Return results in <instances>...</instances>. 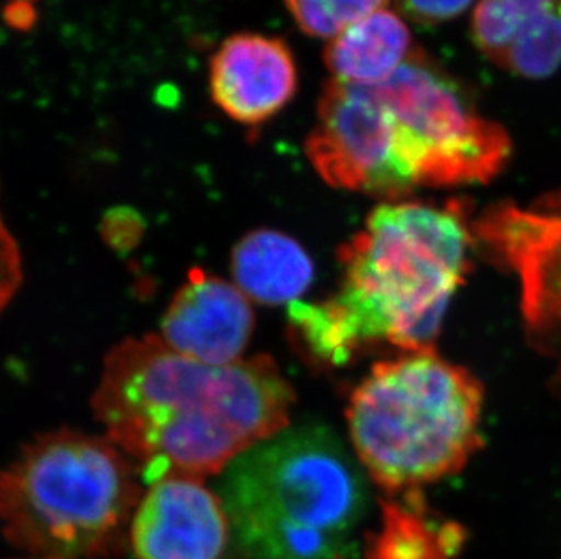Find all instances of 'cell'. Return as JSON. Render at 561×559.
I'll use <instances>...</instances> for the list:
<instances>
[{
	"label": "cell",
	"instance_id": "6da1fadb",
	"mask_svg": "<svg viewBox=\"0 0 561 559\" xmlns=\"http://www.w3.org/2000/svg\"><path fill=\"white\" fill-rule=\"evenodd\" d=\"M297 396L275 360L229 365L187 358L153 334L107 353L91 407L148 483L220 475L240 454L289 427Z\"/></svg>",
	"mask_w": 561,
	"mask_h": 559
},
{
	"label": "cell",
	"instance_id": "7a4b0ae2",
	"mask_svg": "<svg viewBox=\"0 0 561 559\" xmlns=\"http://www.w3.org/2000/svg\"><path fill=\"white\" fill-rule=\"evenodd\" d=\"M469 235L460 207L386 204L351 240L340 260L344 284L322 304L289 309L318 358L345 364L366 342L430 349L445 307L463 280Z\"/></svg>",
	"mask_w": 561,
	"mask_h": 559
},
{
	"label": "cell",
	"instance_id": "3957f363",
	"mask_svg": "<svg viewBox=\"0 0 561 559\" xmlns=\"http://www.w3.org/2000/svg\"><path fill=\"white\" fill-rule=\"evenodd\" d=\"M231 538L248 559H336L366 511L364 478L318 425L276 434L224 470Z\"/></svg>",
	"mask_w": 561,
	"mask_h": 559
},
{
	"label": "cell",
	"instance_id": "277c9868",
	"mask_svg": "<svg viewBox=\"0 0 561 559\" xmlns=\"http://www.w3.org/2000/svg\"><path fill=\"white\" fill-rule=\"evenodd\" d=\"M138 476L106 436L43 434L0 469V527L38 559L118 555L142 498Z\"/></svg>",
	"mask_w": 561,
	"mask_h": 559
},
{
	"label": "cell",
	"instance_id": "5b68a950",
	"mask_svg": "<svg viewBox=\"0 0 561 559\" xmlns=\"http://www.w3.org/2000/svg\"><path fill=\"white\" fill-rule=\"evenodd\" d=\"M482 386L431 349L376 365L353 392L351 440L389 494L455 475L480 447Z\"/></svg>",
	"mask_w": 561,
	"mask_h": 559
},
{
	"label": "cell",
	"instance_id": "8992f818",
	"mask_svg": "<svg viewBox=\"0 0 561 559\" xmlns=\"http://www.w3.org/2000/svg\"><path fill=\"white\" fill-rule=\"evenodd\" d=\"M375 91L414 184H482L507 166L513 151L507 132L477 113L455 80L424 54L411 52Z\"/></svg>",
	"mask_w": 561,
	"mask_h": 559
},
{
	"label": "cell",
	"instance_id": "52a82bcc",
	"mask_svg": "<svg viewBox=\"0 0 561 559\" xmlns=\"http://www.w3.org/2000/svg\"><path fill=\"white\" fill-rule=\"evenodd\" d=\"M306 153L318 174L339 190L398 198L416 185L398 155L391 116L375 88L331 80Z\"/></svg>",
	"mask_w": 561,
	"mask_h": 559
},
{
	"label": "cell",
	"instance_id": "ba28073f",
	"mask_svg": "<svg viewBox=\"0 0 561 559\" xmlns=\"http://www.w3.org/2000/svg\"><path fill=\"white\" fill-rule=\"evenodd\" d=\"M231 525L222 498L202 480L165 476L149 483L129 528L138 559H220Z\"/></svg>",
	"mask_w": 561,
	"mask_h": 559
},
{
	"label": "cell",
	"instance_id": "9c48e42d",
	"mask_svg": "<svg viewBox=\"0 0 561 559\" xmlns=\"http://www.w3.org/2000/svg\"><path fill=\"white\" fill-rule=\"evenodd\" d=\"M297 88V62L282 38L237 33L213 55V102L244 126L259 127L278 115L293 101Z\"/></svg>",
	"mask_w": 561,
	"mask_h": 559
},
{
	"label": "cell",
	"instance_id": "30bf717a",
	"mask_svg": "<svg viewBox=\"0 0 561 559\" xmlns=\"http://www.w3.org/2000/svg\"><path fill=\"white\" fill-rule=\"evenodd\" d=\"M251 300L237 285L193 270L162 318L168 347L209 365L242 360L253 334Z\"/></svg>",
	"mask_w": 561,
	"mask_h": 559
},
{
	"label": "cell",
	"instance_id": "8fae6325",
	"mask_svg": "<svg viewBox=\"0 0 561 559\" xmlns=\"http://www.w3.org/2000/svg\"><path fill=\"white\" fill-rule=\"evenodd\" d=\"M482 229L518 271L533 328L561 334V195L530 209L489 213Z\"/></svg>",
	"mask_w": 561,
	"mask_h": 559
},
{
	"label": "cell",
	"instance_id": "7c38bea8",
	"mask_svg": "<svg viewBox=\"0 0 561 559\" xmlns=\"http://www.w3.org/2000/svg\"><path fill=\"white\" fill-rule=\"evenodd\" d=\"M472 38L508 73L547 79L561 68V0H480Z\"/></svg>",
	"mask_w": 561,
	"mask_h": 559
},
{
	"label": "cell",
	"instance_id": "4fadbf2b",
	"mask_svg": "<svg viewBox=\"0 0 561 559\" xmlns=\"http://www.w3.org/2000/svg\"><path fill=\"white\" fill-rule=\"evenodd\" d=\"M234 285L250 300L264 306L297 301L312 282V260L306 249L284 232L256 229L231 253Z\"/></svg>",
	"mask_w": 561,
	"mask_h": 559
},
{
	"label": "cell",
	"instance_id": "5bb4252c",
	"mask_svg": "<svg viewBox=\"0 0 561 559\" xmlns=\"http://www.w3.org/2000/svg\"><path fill=\"white\" fill-rule=\"evenodd\" d=\"M411 55V33L405 22L380 10L345 27L325 52L333 80L342 84L378 88Z\"/></svg>",
	"mask_w": 561,
	"mask_h": 559
},
{
	"label": "cell",
	"instance_id": "9a60e30c",
	"mask_svg": "<svg viewBox=\"0 0 561 559\" xmlns=\"http://www.w3.org/2000/svg\"><path fill=\"white\" fill-rule=\"evenodd\" d=\"M463 528L425 509L419 492L383 503L381 525L367 544L366 559H456L463 549Z\"/></svg>",
	"mask_w": 561,
	"mask_h": 559
},
{
	"label": "cell",
	"instance_id": "2e32d148",
	"mask_svg": "<svg viewBox=\"0 0 561 559\" xmlns=\"http://www.w3.org/2000/svg\"><path fill=\"white\" fill-rule=\"evenodd\" d=\"M389 0H286L298 26L311 37L334 38L351 24L380 11Z\"/></svg>",
	"mask_w": 561,
	"mask_h": 559
},
{
	"label": "cell",
	"instance_id": "e0dca14e",
	"mask_svg": "<svg viewBox=\"0 0 561 559\" xmlns=\"http://www.w3.org/2000/svg\"><path fill=\"white\" fill-rule=\"evenodd\" d=\"M24 282L21 248L0 207V315L10 307Z\"/></svg>",
	"mask_w": 561,
	"mask_h": 559
},
{
	"label": "cell",
	"instance_id": "ac0fdd59",
	"mask_svg": "<svg viewBox=\"0 0 561 559\" xmlns=\"http://www.w3.org/2000/svg\"><path fill=\"white\" fill-rule=\"evenodd\" d=\"M403 13L411 21L435 26L453 21L472 4V0H398Z\"/></svg>",
	"mask_w": 561,
	"mask_h": 559
}]
</instances>
